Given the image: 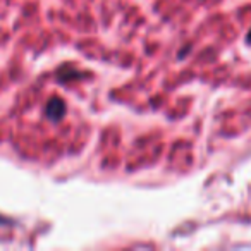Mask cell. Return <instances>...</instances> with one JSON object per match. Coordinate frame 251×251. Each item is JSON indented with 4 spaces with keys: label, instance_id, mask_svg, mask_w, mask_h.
Masks as SVG:
<instances>
[{
    "label": "cell",
    "instance_id": "cell-1",
    "mask_svg": "<svg viewBox=\"0 0 251 251\" xmlns=\"http://www.w3.org/2000/svg\"><path fill=\"white\" fill-rule=\"evenodd\" d=\"M64 112H66V105H64V101L59 100V98H53V100H50L49 105H47V115H49L50 119H53V121L62 119Z\"/></svg>",
    "mask_w": 251,
    "mask_h": 251
},
{
    "label": "cell",
    "instance_id": "cell-2",
    "mask_svg": "<svg viewBox=\"0 0 251 251\" xmlns=\"http://www.w3.org/2000/svg\"><path fill=\"white\" fill-rule=\"evenodd\" d=\"M246 40H248V43H251V31L248 33V36H246Z\"/></svg>",
    "mask_w": 251,
    "mask_h": 251
}]
</instances>
